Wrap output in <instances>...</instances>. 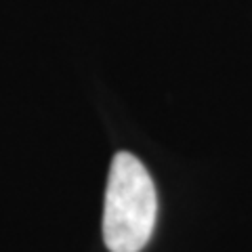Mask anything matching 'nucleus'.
Instances as JSON below:
<instances>
[{"label": "nucleus", "instance_id": "f257e3e1", "mask_svg": "<svg viewBox=\"0 0 252 252\" xmlns=\"http://www.w3.org/2000/svg\"><path fill=\"white\" fill-rule=\"evenodd\" d=\"M158 195L139 158L114 156L103 208V242L109 252H141L154 233Z\"/></svg>", "mask_w": 252, "mask_h": 252}]
</instances>
